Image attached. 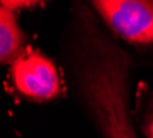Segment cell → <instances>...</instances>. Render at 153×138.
Here are the masks:
<instances>
[{
    "label": "cell",
    "instance_id": "cell-1",
    "mask_svg": "<svg viewBox=\"0 0 153 138\" xmlns=\"http://www.w3.org/2000/svg\"><path fill=\"white\" fill-rule=\"evenodd\" d=\"M76 76L79 87L103 138H137L128 106L130 58L82 14Z\"/></svg>",
    "mask_w": 153,
    "mask_h": 138
},
{
    "label": "cell",
    "instance_id": "cell-3",
    "mask_svg": "<svg viewBox=\"0 0 153 138\" xmlns=\"http://www.w3.org/2000/svg\"><path fill=\"white\" fill-rule=\"evenodd\" d=\"M11 78L18 91L35 101H50L61 92L57 68L39 51L22 53L11 64Z\"/></svg>",
    "mask_w": 153,
    "mask_h": 138
},
{
    "label": "cell",
    "instance_id": "cell-2",
    "mask_svg": "<svg viewBox=\"0 0 153 138\" xmlns=\"http://www.w3.org/2000/svg\"><path fill=\"white\" fill-rule=\"evenodd\" d=\"M95 10L119 36L131 43H153V1L98 0Z\"/></svg>",
    "mask_w": 153,
    "mask_h": 138
},
{
    "label": "cell",
    "instance_id": "cell-4",
    "mask_svg": "<svg viewBox=\"0 0 153 138\" xmlns=\"http://www.w3.org/2000/svg\"><path fill=\"white\" fill-rule=\"evenodd\" d=\"M22 33L13 8L0 6V60L1 64H13L21 55Z\"/></svg>",
    "mask_w": 153,
    "mask_h": 138
},
{
    "label": "cell",
    "instance_id": "cell-5",
    "mask_svg": "<svg viewBox=\"0 0 153 138\" xmlns=\"http://www.w3.org/2000/svg\"><path fill=\"white\" fill-rule=\"evenodd\" d=\"M148 137L153 138V120H152V123L148 126Z\"/></svg>",
    "mask_w": 153,
    "mask_h": 138
}]
</instances>
